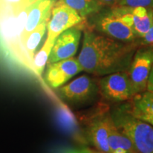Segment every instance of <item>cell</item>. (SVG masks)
<instances>
[{"label": "cell", "instance_id": "6da1fadb", "mask_svg": "<svg viewBox=\"0 0 153 153\" xmlns=\"http://www.w3.org/2000/svg\"><path fill=\"white\" fill-rule=\"evenodd\" d=\"M136 47L132 42L125 43L86 30L78 60L83 71L97 76L126 71Z\"/></svg>", "mask_w": 153, "mask_h": 153}, {"label": "cell", "instance_id": "7a4b0ae2", "mask_svg": "<svg viewBox=\"0 0 153 153\" xmlns=\"http://www.w3.org/2000/svg\"><path fill=\"white\" fill-rule=\"evenodd\" d=\"M111 116L117 129L131 140L137 153H153L151 124L133 116L128 105L114 108Z\"/></svg>", "mask_w": 153, "mask_h": 153}, {"label": "cell", "instance_id": "3957f363", "mask_svg": "<svg viewBox=\"0 0 153 153\" xmlns=\"http://www.w3.org/2000/svg\"><path fill=\"white\" fill-rule=\"evenodd\" d=\"M94 26L96 29L108 37L125 43H131L137 38L133 28L124 19L120 7L99 15Z\"/></svg>", "mask_w": 153, "mask_h": 153}, {"label": "cell", "instance_id": "277c9868", "mask_svg": "<svg viewBox=\"0 0 153 153\" xmlns=\"http://www.w3.org/2000/svg\"><path fill=\"white\" fill-rule=\"evenodd\" d=\"M99 87L101 94L111 101H127L136 94L127 70L107 74L100 79Z\"/></svg>", "mask_w": 153, "mask_h": 153}, {"label": "cell", "instance_id": "5b68a950", "mask_svg": "<svg viewBox=\"0 0 153 153\" xmlns=\"http://www.w3.org/2000/svg\"><path fill=\"white\" fill-rule=\"evenodd\" d=\"M153 65V47H145L137 50L127 70L135 93L147 90L148 81Z\"/></svg>", "mask_w": 153, "mask_h": 153}, {"label": "cell", "instance_id": "8992f818", "mask_svg": "<svg viewBox=\"0 0 153 153\" xmlns=\"http://www.w3.org/2000/svg\"><path fill=\"white\" fill-rule=\"evenodd\" d=\"M97 89L93 79L87 75H82L68 85L59 87L57 94L68 104L79 105L91 101Z\"/></svg>", "mask_w": 153, "mask_h": 153}, {"label": "cell", "instance_id": "52a82bcc", "mask_svg": "<svg viewBox=\"0 0 153 153\" xmlns=\"http://www.w3.org/2000/svg\"><path fill=\"white\" fill-rule=\"evenodd\" d=\"M82 21L83 18L74 9L56 2L53 7L48 23L46 40L55 42L56 38L62 32L79 25Z\"/></svg>", "mask_w": 153, "mask_h": 153}, {"label": "cell", "instance_id": "ba28073f", "mask_svg": "<svg viewBox=\"0 0 153 153\" xmlns=\"http://www.w3.org/2000/svg\"><path fill=\"white\" fill-rule=\"evenodd\" d=\"M83 71L78 59L74 57L47 63L44 79L49 87L58 89L76 74Z\"/></svg>", "mask_w": 153, "mask_h": 153}, {"label": "cell", "instance_id": "9c48e42d", "mask_svg": "<svg viewBox=\"0 0 153 153\" xmlns=\"http://www.w3.org/2000/svg\"><path fill=\"white\" fill-rule=\"evenodd\" d=\"M113 123L114 120L111 114L102 112L91 118L87 123V137L97 150L111 153L108 146V137Z\"/></svg>", "mask_w": 153, "mask_h": 153}, {"label": "cell", "instance_id": "30bf717a", "mask_svg": "<svg viewBox=\"0 0 153 153\" xmlns=\"http://www.w3.org/2000/svg\"><path fill=\"white\" fill-rule=\"evenodd\" d=\"M81 35V30L76 27L69 28L60 34L55 39L48 63L73 57L77 51Z\"/></svg>", "mask_w": 153, "mask_h": 153}, {"label": "cell", "instance_id": "8fae6325", "mask_svg": "<svg viewBox=\"0 0 153 153\" xmlns=\"http://www.w3.org/2000/svg\"><path fill=\"white\" fill-rule=\"evenodd\" d=\"M55 1L56 0H36L28 6L26 24L21 36L23 47L27 36L41 23L51 18V11Z\"/></svg>", "mask_w": 153, "mask_h": 153}, {"label": "cell", "instance_id": "7c38bea8", "mask_svg": "<svg viewBox=\"0 0 153 153\" xmlns=\"http://www.w3.org/2000/svg\"><path fill=\"white\" fill-rule=\"evenodd\" d=\"M131 26L137 38H142L153 24V9L127 7Z\"/></svg>", "mask_w": 153, "mask_h": 153}, {"label": "cell", "instance_id": "4fadbf2b", "mask_svg": "<svg viewBox=\"0 0 153 153\" xmlns=\"http://www.w3.org/2000/svg\"><path fill=\"white\" fill-rule=\"evenodd\" d=\"M128 108L135 118L149 123L153 120V92L145 91L135 94Z\"/></svg>", "mask_w": 153, "mask_h": 153}, {"label": "cell", "instance_id": "5bb4252c", "mask_svg": "<svg viewBox=\"0 0 153 153\" xmlns=\"http://www.w3.org/2000/svg\"><path fill=\"white\" fill-rule=\"evenodd\" d=\"M49 20L50 19L44 21L39 26H37L27 36V38H26V41H25L24 43V48L25 53H26L28 60H29L30 64H31L32 68H33V60L34 56H35L36 48H37L38 44L41 41L44 34H45V31H46L48 23Z\"/></svg>", "mask_w": 153, "mask_h": 153}, {"label": "cell", "instance_id": "9a60e30c", "mask_svg": "<svg viewBox=\"0 0 153 153\" xmlns=\"http://www.w3.org/2000/svg\"><path fill=\"white\" fill-rule=\"evenodd\" d=\"M57 2L71 7L82 18L97 13L102 6L98 0H58Z\"/></svg>", "mask_w": 153, "mask_h": 153}, {"label": "cell", "instance_id": "2e32d148", "mask_svg": "<svg viewBox=\"0 0 153 153\" xmlns=\"http://www.w3.org/2000/svg\"><path fill=\"white\" fill-rule=\"evenodd\" d=\"M108 142L111 152L116 149L121 148L128 153H137L131 140L118 131L116 126H115L114 122L111 126Z\"/></svg>", "mask_w": 153, "mask_h": 153}, {"label": "cell", "instance_id": "e0dca14e", "mask_svg": "<svg viewBox=\"0 0 153 153\" xmlns=\"http://www.w3.org/2000/svg\"><path fill=\"white\" fill-rule=\"evenodd\" d=\"M54 43L55 42L45 40L43 47L33 57V71L39 77H41L43 73L44 68L48 61L50 54H51Z\"/></svg>", "mask_w": 153, "mask_h": 153}, {"label": "cell", "instance_id": "ac0fdd59", "mask_svg": "<svg viewBox=\"0 0 153 153\" xmlns=\"http://www.w3.org/2000/svg\"><path fill=\"white\" fill-rule=\"evenodd\" d=\"M30 5L29 0H0V11L19 13Z\"/></svg>", "mask_w": 153, "mask_h": 153}, {"label": "cell", "instance_id": "d6986e66", "mask_svg": "<svg viewBox=\"0 0 153 153\" xmlns=\"http://www.w3.org/2000/svg\"><path fill=\"white\" fill-rule=\"evenodd\" d=\"M119 5L129 7H143L153 9V0H120Z\"/></svg>", "mask_w": 153, "mask_h": 153}, {"label": "cell", "instance_id": "ffe728a7", "mask_svg": "<svg viewBox=\"0 0 153 153\" xmlns=\"http://www.w3.org/2000/svg\"><path fill=\"white\" fill-rule=\"evenodd\" d=\"M141 44L145 45H153V24L148 31L141 38Z\"/></svg>", "mask_w": 153, "mask_h": 153}, {"label": "cell", "instance_id": "44dd1931", "mask_svg": "<svg viewBox=\"0 0 153 153\" xmlns=\"http://www.w3.org/2000/svg\"><path fill=\"white\" fill-rule=\"evenodd\" d=\"M147 90L153 92V65H152V69H151L150 76H149V78H148Z\"/></svg>", "mask_w": 153, "mask_h": 153}, {"label": "cell", "instance_id": "7402d4cb", "mask_svg": "<svg viewBox=\"0 0 153 153\" xmlns=\"http://www.w3.org/2000/svg\"><path fill=\"white\" fill-rule=\"evenodd\" d=\"M101 5H112L117 2L118 0H98Z\"/></svg>", "mask_w": 153, "mask_h": 153}, {"label": "cell", "instance_id": "603a6c76", "mask_svg": "<svg viewBox=\"0 0 153 153\" xmlns=\"http://www.w3.org/2000/svg\"><path fill=\"white\" fill-rule=\"evenodd\" d=\"M111 153H128V152L126 150H124L123 148H119L116 149V150H113Z\"/></svg>", "mask_w": 153, "mask_h": 153}, {"label": "cell", "instance_id": "cb8c5ba5", "mask_svg": "<svg viewBox=\"0 0 153 153\" xmlns=\"http://www.w3.org/2000/svg\"><path fill=\"white\" fill-rule=\"evenodd\" d=\"M87 153H106V152H101V151H99V150H90V149H88Z\"/></svg>", "mask_w": 153, "mask_h": 153}, {"label": "cell", "instance_id": "d4e9b609", "mask_svg": "<svg viewBox=\"0 0 153 153\" xmlns=\"http://www.w3.org/2000/svg\"><path fill=\"white\" fill-rule=\"evenodd\" d=\"M35 1H36V0H29V1H30V4H33Z\"/></svg>", "mask_w": 153, "mask_h": 153}, {"label": "cell", "instance_id": "484cf974", "mask_svg": "<svg viewBox=\"0 0 153 153\" xmlns=\"http://www.w3.org/2000/svg\"><path fill=\"white\" fill-rule=\"evenodd\" d=\"M149 123L151 124V125H152V126H153V120H150V121L149 122Z\"/></svg>", "mask_w": 153, "mask_h": 153}]
</instances>
